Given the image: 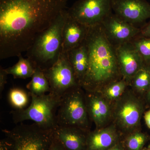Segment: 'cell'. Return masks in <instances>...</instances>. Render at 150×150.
<instances>
[{"mask_svg":"<svg viewBox=\"0 0 150 150\" xmlns=\"http://www.w3.org/2000/svg\"><path fill=\"white\" fill-rule=\"evenodd\" d=\"M69 0H0V59L22 55L66 9Z\"/></svg>","mask_w":150,"mask_h":150,"instance_id":"cell-1","label":"cell"},{"mask_svg":"<svg viewBox=\"0 0 150 150\" xmlns=\"http://www.w3.org/2000/svg\"><path fill=\"white\" fill-rule=\"evenodd\" d=\"M146 98L147 101L148 103L150 104V86L149 88L146 93Z\"/></svg>","mask_w":150,"mask_h":150,"instance_id":"cell-31","label":"cell"},{"mask_svg":"<svg viewBox=\"0 0 150 150\" xmlns=\"http://www.w3.org/2000/svg\"><path fill=\"white\" fill-rule=\"evenodd\" d=\"M31 78V80L26 85L30 93L41 96L50 92L49 82L43 71L39 68H35Z\"/></svg>","mask_w":150,"mask_h":150,"instance_id":"cell-18","label":"cell"},{"mask_svg":"<svg viewBox=\"0 0 150 150\" xmlns=\"http://www.w3.org/2000/svg\"><path fill=\"white\" fill-rule=\"evenodd\" d=\"M100 25L107 39L115 48L131 42L139 35L141 31V28L124 21L113 12Z\"/></svg>","mask_w":150,"mask_h":150,"instance_id":"cell-10","label":"cell"},{"mask_svg":"<svg viewBox=\"0 0 150 150\" xmlns=\"http://www.w3.org/2000/svg\"><path fill=\"white\" fill-rule=\"evenodd\" d=\"M118 143V135L114 125L88 132L86 150H108Z\"/></svg>","mask_w":150,"mask_h":150,"instance_id":"cell-16","label":"cell"},{"mask_svg":"<svg viewBox=\"0 0 150 150\" xmlns=\"http://www.w3.org/2000/svg\"><path fill=\"white\" fill-rule=\"evenodd\" d=\"M67 53L70 64L80 86L88 67V59L86 48L83 42L80 46L70 50Z\"/></svg>","mask_w":150,"mask_h":150,"instance_id":"cell-17","label":"cell"},{"mask_svg":"<svg viewBox=\"0 0 150 150\" xmlns=\"http://www.w3.org/2000/svg\"><path fill=\"white\" fill-rule=\"evenodd\" d=\"M8 74L6 72L5 69L1 67L0 68V93L1 94L6 84L7 83V76Z\"/></svg>","mask_w":150,"mask_h":150,"instance_id":"cell-25","label":"cell"},{"mask_svg":"<svg viewBox=\"0 0 150 150\" xmlns=\"http://www.w3.org/2000/svg\"><path fill=\"white\" fill-rule=\"evenodd\" d=\"M2 131L10 143V150H48L54 139V130L35 123Z\"/></svg>","mask_w":150,"mask_h":150,"instance_id":"cell-5","label":"cell"},{"mask_svg":"<svg viewBox=\"0 0 150 150\" xmlns=\"http://www.w3.org/2000/svg\"><path fill=\"white\" fill-rule=\"evenodd\" d=\"M18 61L16 64L5 69L8 75H11L14 79H25L31 78L35 71V68L31 62L25 59L22 55L18 56Z\"/></svg>","mask_w":150,"mask_h":150,"instance_id":"cell-19","label":"cell"},{"mask_svg":"<svg viewBox=\"0 0 150 150\" xmlns=\"http://www.w3.org/2000/svg\"><path fill=\"white\" fill-rule=\"evenodd\" d=\"M88 28L70 17L67 13L62 32V52L67 53L81 45L86 37Z\"/></svg>","mask_w":150,"mask_h":150,"instance_id":"cell-15","label":"cell"},{"mask_svg":"<svg viewBox=\"0 0 150 150\" xmlns=\"http://www.w3.org/2000/svg\"><path fill=\"white\" fill-rule=\"evenodd\" d=\"M115 49L122 77L130 83L133 77L146 64L131 42L122 44Z\"/></svg>","mask_w":150,"mask_h":150,"instance_id":"cell-12","label":"cell"},{"mask_svg":"<svg viewBox=\"0 0 150 150\" xmlns=\"http://www.w3.org/2000/svg\"><path fill=\"white\" fill-rule=\"evenodd\" d=\"M142 150H150L149 149H144Z\"/></svg>","mask_w":150,"mask_h":150,"instance_id":"cell-33","label":"cell"},{"mask_svg":"<svg viewBox=\"0 0 150 150\" xmlns=\"http://www.w3.org/2000/svg\"><path fill=\"white\" fill-rule=\"evenodd\" d=\"M87 51V70L80 86L86 91L100 92L108 84L122 79L116 49L101 25L89 26L83 42Z\"/></svg>","mask_w":150,"mask_h":150,"instance_id":"cell-2","label":"cell"},{"mask_svg":"<svg viewBox=\"0 0 150 150\" xmlns=\"http://www.w3.org/2000/svg\"><path fill=\"white\" fill-rule=\"evenodd\" d=\"M67 12L70 17L88 27L100 24L112 12V0H78Z\"/></svg>","mask_w":150,"mask_h":150,"instance_id":"cell-7","label":"cell"},{"mask_svg":"<svg viewBox=\"0 0 150 150\" xmlns=\"http://www.w3.org/2000/svg\"><path fill=\"white\" fill-rule=\"evenodd\" d=\"M144 118L147 126L150 129V110H148L145 113Z\"/></svg>","mask_w":150,"mask_h":150,"instance_id":"cell-29","label":"cell"},{"mask_svg":"<svg viewBox=\"0 0 150 150\" xmlns=\"http://www.w3.org/2000/svg\"><path fill=\"white\" fill-rule=\"evenodd\" d=\"M10 143L6 138L1 140L0 150H10Z\"/></svg>","mask_w":150,"mask_h":150,"instance_id":"cell-28","label":"cell"},{"mask_svg":"<svg viewBox=\"0 0 150 150\" xmlns=\"http://www.w3.org/2000/svg\"><path fill=\"white\" fill-rule=\"evenodd\" d=\"M88 131L74 126H57L54 137L67 150H86Z\"/></svg>","mask_w":150,"mask_h":150,"instance_id":"cell-14","label":"cell"},{"mask_svg":"<svg viewBox=\"0 0 150 150\" xmlns=\"http://www.w3.org/2000/svg\"><path fill=\"white\" fill-rule=\"evenodd\" d=\"M144 111L143 102L130 92L116 100L114 117L117 126L126 132H133L139 126Z\"/></svg>","mask_w":150,"mask_h":150,"instance_id":"cell-8","label":"cell"},{"mask_svg":"<svg viewBox=\"0 0 150 150\" xmlns=\"http://www.w3.org/2000/svg\"><path fill=\"white\" fill-rule=\"evenodd\" d=\"M108 150H125V149L122 144L118 142L114 146Z\"/></svg>","mask_w":150,"mask_h":150,"instance_id":"cell-30","label":"cell"},{"mask_svg":"<svg viewBox=\"0 0 150 150\" xmlns=\"http://www.w3.org/2000/svg\"><path fill=\"white\" fill-rule=\"evenodd\" d=\"M128 82L122 78L108 84L100 93L108 101H112L119 99L125 92Z\"/></svg>","mask_w":150,"mask_h":150,"instance_id":"cell-21","label":"cell"},{"mask_svg":"<svg viewBox=\"0 0 150 150\" xmlns=\"http://www.w3.org/2000/svg\"><path fill=\"white\" fill-rule=\"evenodd\" d=\"M148 149L150 150V145H149V146H148Z\"/></svg>","mask_w":150,"mask_h":150,"instance_id":"cell-32","label":"cell"},{"mask_svg":"<svg viewBox=\"0 0 150 150\" xmlns=\"http://www.w3.org/2000/svg\"><path fill=\"white\" fill-rule=\"evenodd\" d=\"M82 88L79 86L71 89L61 97L57 113L58 126H74L88 131L89 117Z\"/></svg>","mask_w":150,"mask_h":150,"instance_id":"cell-6","label":"cell"},{"mask_svg":"<svg viewBox=\"0 0 150 150\" xmlns=\"http://www.w3.org/2000/svg\"><path fill=\"white\" fill-rule=\"evenodd\" d=\"M67 17L65 9L43 31L26 51V56L35 68L44 71L51 68L62 52V32Z\"/></svg>","mask_w":150,"mask_h":150,"instance_id":"cell-3","label":"cell"},{"mask_svg":"<svg viewBox=\"0 0 150 150\" xmlns=\"http://www.w3.org/2000/svg\"><path fill=\"white\" fill-rule=\"evenodd\" d=\"M145 64L150 65V37L139 35L131 41Z\"/></svg>","mask_w":150,"mask_h":150,"instance_id":"cell-23","label":"cell"},{"mask_svg":"<svg viewBox=\"0 0 150 150\" xmlns=\"http://www.w3.org/2000/svg\"><path fill=\"white\" fill-rule=\"evenodd\" d=\"M48 150H67L59 140L55 137L53 143Z\"/></svg>","mask_w":150,"mask_h":150,"instance_id":"cell-26","label":"cell"},{"mask_svg":"<svg viewBox=\"0 0 150 150\" xmlns=\"http://www.w3.org/2000/svg\"><path fill=\"white\" fill-rule=\"evenodd\" d=\"M30 97L29 92L18 87L11 88L8 98L9 103L14 110H21L27 107Z\"/></svg>","mask_w":150,"mask_h":150,"instance_id":"cell-22","label":"cell"},{"mask_svg":"<svg viewBox=\"0 0 150 150\" xmlns=\"http://www.w3.org/2000/svg\"><path fill=\"white\" fill-rule=\"evenodd\" d=\"M112 8L117 16L137 27L150 19V4L146 0H112Z\"/></svg>","mask_w":150,"mask_h":150,"instance_id":"cell-11","label":"cell"},{"mask_svg":"<svg viewBox=\"0 0 150 150\" xmlns=\"http://www.w3.org/2000/svg\"><path fill=\"white\" fill-rule=\"evenodd\" d=\"M43 72L49 82L50 93L60 97L71 89L80 86L67 53L62 52L57 62Z\"/></svg>","mask_w":150,"mask_h":150,"instance_id":"cell-9","label":"cell"},{"mask_svg":"<svg viewBox=\"0 0 150 150\" xmlns=\"http://www.w3.org/2000/svg\"><path fill=\"white\" fill-rule=\"evenodd\" d=\"M141 31L139 35L145 37H150V21L141 28Z\"/></svg>","mask_w":150,"mask_h":150,"instance_id":"cell-27","label":"cell"},{"mask_svg":"<svg viewBox=\"0 0 150 150\" xmlns=\"http://www.w3.org/2000/svg\"><path fill=\"white\" fill-rule=\"evenodd\" d=\"M29 93L31 101L28 107L10 112L14 123L30 120L43 128L54 130L58 126L57 113L61 97L51 93L41 96Z\"/></svg>","mask_w":150,"mask_h":150,"instance_id":"cell-4","label":"cell"},{"mask_svg":"<svg viewBox=\"0 0 150 150\" xmlns=\"http://www.w3.org/2000/svg\"><path fill=\"white\" fill-rule=\"evenodd\" d=\"M130 84L139 93H146L150 86V65H145L133 77Z\"/></svg>","mask_w":150,"mask_h":150,"instance_id":"cell-20","label":"cell"},{"mask_svg":"<svg viewBox=\"0 0 150 150\" xmlns=\"http://www.w3.org/2000/svg\"><path fill=\"white\" fill-rule=\"evenodd\" d=\"M86 92V102L89 117L97 129L103 128L112 115L109 101L98 92Z\"/></svg>","mask_w":150,"mask_h":150,"instance_id":"cell-13","label":"cell"},{"mask_svg":"<svg viewBox=\"0 0 150 150\" xmlns=\"http://www.w3.org/2000/svg\"><path fill=\"white\" fill-rule=\"evenodd\" d=\"M147 140V137L144 133L135 131L126 138V148L128 150H142Z\"/></svg>","mask_w":150,"mask_h":150,"instance_id":"cell-24","label":"cell"}]
</instances>
